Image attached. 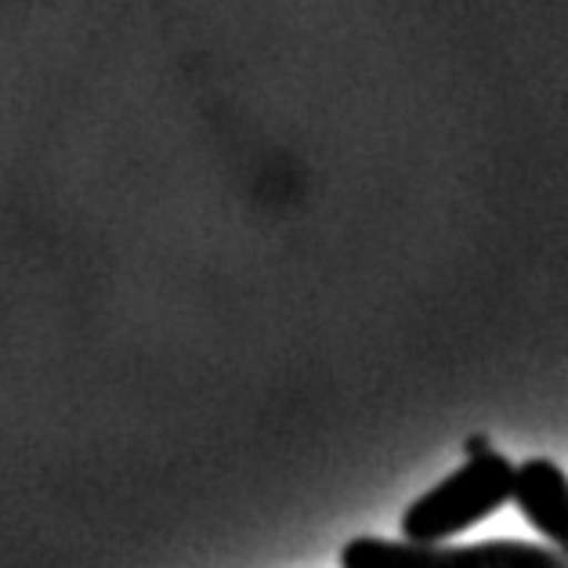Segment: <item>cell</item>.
<instances>
[{
	"instance_id": "obj_1",
	"label": "cell",
	"mask_w": 568,
	"mask_h": 568,
	"mask_svg": "<svg viewBox=\"0 0 568 568\" xmlns=\"http://www.w3.org/2000/svg\"><path fill=\"white\" fill-rule=\"evenodd\" d=\"M515 475L518 467L493 449L467 456L464 467H456L432 493L409 504V510L402 515V536L409 544H446L456 532H467L470 525L493 518L504 504H510Z\"/></svg>"
},
{
	"instance_id": "obj_2",
	"label": "cell",
	"mask_w": 568,
	"mask_h": 568,
	"mask_svg": "<svg viewBox=\"0 0 568 568\" xmlns=\"http://www.w3.org/2000/svg\"><path fill=\"white\" fill-rule=\"evenodd\" d=\"M341 568H568V561L558 550L525 539H485L460 547L355 536L341 550Z\"/></svg>"
},
{
	"instance_id": "obj_3",
	"label": "cell",
	"mask_w": 568,
	"mask_h": 568,
	"mask_svg": "<svg viewBox=\"0 0 568 568\" xmlns=\"http://www.w3.org/2000/svg\"><path fill=\"white\" fill-rule=\"evenodd\" d=\"M515 507L521 518L547 539L550 550H558L568 561V475L547 460V456H532L525 460L515 475Z\"/></svg>"
},
{
	"instance_id": "obj_4",
	"label": "cell",
	"mask_w": 568,
	"mask_h": 568,
	"mask_svg": "<svg viewBox=\"0 0 568 568\" xmlns=\"http://www.w3.org/2000/svg\"><path fill=\"white\" fill-rule=\"evenodd\" d=\"M467 453H470V456H481V453H489V438H485V435H475V438L467 442Z\"/></svg>"
}]
</instances>
